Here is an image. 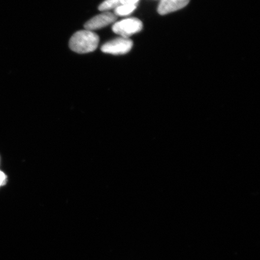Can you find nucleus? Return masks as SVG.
I'll list each match as a JSON object with an SVG mask.
<instances>
[{
    "label": "nucleus",
    "mask_w": 260,
    "mask_h": 260,
    "mask_svg": "<svg viewBox=\"0 0 260 260\" xmlns=\"http://www.w3.org/2000/svg\"><path fill=\"white\" fill-rule=\"evenodd\" d=\"M121 5V0H106L99 6V10L104 12L116 9Z\"/></svg>",
    "instance_id": "423d86ee"
},
{
    "label": "nucleus",
    "mask_w": 260,
    "mask_h": 260,
    "mask_svg": "<svg viewBox=\"0 0 260 260\" xmlns=\"http://www.w3.org/2000/svg\"><path fill=\"white\" fill-rule=\"evenodd\" d=\"M133 42L128 38H120L104 44L102 51L104 53L113 54H125L132 50Z\"/></svg>",
    "instance_id": "7ed1b4c3"
},
{
    "label": "nucleus",
    "mask_w": 260,
    "mask_h": 260,
    "mask_svg": "<svg viewBox=\"0 0 260 260\" xmlns=\"http://www.w3.org/2000/svg\"><path fill=\"white\" fill-rule=\"evenodd\" d=\"M116 16L111 12H105L102 14L96 15L87 21L84 28L87 30L92 31L106 27L115 22Z\"/></svg>",
    "instance_id": "20e7f679"
},
{
    "label": "nucleus",
    "mask_w": 260,
    "mask_h": 260,
    "mask_svg": "<svg viewBox=\"0 0 260 260\" xmlns=\"http://www.w3.org/2000/svg\"><path fill=\"white\" fill-rule=\"evenodd\" d=\"M190 0H161L158 12L161 15L170 14L186 6Z\"/></svg>",
    "instance_id": "39448f33"
},
{
    "label": "nucleus",
    "mask_w": 260,
    "mask_h": 260,
    "mask_svg": "<svg viewBox=\"0 0 260 260\" xmlns=\"http://www.w3.org/2000/svg\"><path fill=\"white\" fill-rule=\"evenodd\" d=\"M136 6L121 5L115 10V15L118 16L128 15L135 11Z\"/></svg>",
    "instance_id": "0eeeda50"
},
{
    "label": "nucleus",
    "mask_w": 260,
    "mask_h": 260,
    "mask_svg": "<svg viewBox=\"0 0 260 260\" xmlns=\"http://www.w3.org/2000/svg\"><path fill=\"white\" fill-rule=\"evenodd\" d=\"M6 181V175L3 172L0 171V186L5 184Z\"/></svg>",
    "instance_id": "1a4fd4ad"
},
{
    "label": "nucleus",
    "mask_w": 260,
    "mask_h": 260,
    "mask_svg": "<svg viewBox=\"0 0 260 260\" xmlns=\"http://www.w3.org/2000/svg\"><path fill=\"white\" fill-rule=\"evenodd\" d=\"M100 38L95 32L90 30L77 31L71 37L70 47L79 54L90 53L95 51L99 45Z\"/></svg>",
    "instance_id": "f257e3e1"
},
{
    "label": "nucleus",
    "mask_w": 260,
    "mask_h": 260,
    "mask_svg": "<svg viewBox=\"0 0 260 260\" xmlns=\"http://www.w3.org/2000/svg\"><path fill=\"white\" fill-rule=\"evenodd\" d=\"M142 27V22L139 19L128 18L116 22L113 25L112 30L115 34L121 35L122 38H127L130 36L141 31Z\"/></svg>",
    "instance_id": "f03ea898"
},
{
    "label": "nucleus",
    "mask_w": 260,
    "mask_h": 260,
    "mask_svg": "<svg viewBox=\"0 0 260 260\" xmlns=\"http://www.w3.org/2000/svg\"><path fill=\"white\" fill-rule=\"evenodd\" d=\"M139 0H121V5L136 6Z\"/></svg>",
    "instance_id": "6e6552de"
}]
</instances>
